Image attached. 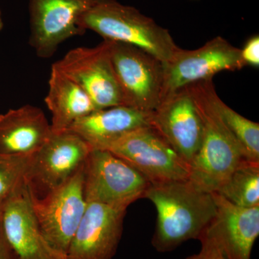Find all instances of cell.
<instances>
[{
  "mask_svg": "<svg viewBox=\"0 0 259 259\" xmlns=\"http://www.w3.org/2000/svg\"><path fill=\"white\" fill-rule=\"evenodd\" d=\"M144 198L151 200L157 211L151 243L161 253L198 239L216 212L212 193L198 190L190 180L150 184Z\"/></svg>",
  "mask_w": 259,
  "mask_h": 259,
  "instance_id": "1",
  "label": "cell"
},
{
  "mask_svg": "<svg viewBox=\"0 0 259 259\" xmlns=\"http://www.w3.org/2000/svg\"><path fill=\"white\" fill-rule=\"evenodd\" d=\"M210 80L212 79L187 86L203 125L202 143L191 163L189 180L198 190L214 193L224 185L237 167L248 159L211 104L207 92Z\"/></svg>",
  "mask_w": 259,
  "mask_h": 259,
  "instance_id": "2",
  "label": "cell"
},
{
  "mask_svg": "<svg viewBox=\"0 0 259 259\" xmlns=\"http://www.w3.org/2000/svg\"><path fill=\"white\" fill-rule=\"evenodd\" d=\"M82 30H93L105 40L143 49L163 64L179 49L167 29L133 7L116 0H100L80 21Z\"/></svg>",
  "mask_w": 259,
  "mask_h": 259,
  "instance_id": "3",
  "label": "cell"
},
{
  "mask_svg": "<svg viewBox=\"0 0 259 259\" xmlns=\"http://www.w3.org/2000/svg\"><path fill=\"white\" fill-rule=\"evenodd\" d=\"M83 188L88 203L120 209L144 198L150 182L134 167L107 150L90 151L83 165Z\"/></svg>",
  "mask_w": 259,
  "mask_h": 259,
  "instance_id": "4",
  "label": "cell"
},
{
  "mask_svg": "<svg viewBox=\"0 0 259 259\" xmlns=\"http://www.w3.org/2000/svg\"><path fill=\"white\" fill-rule=\"evenodd\" d=\"M105 150L134 167L150 184L190 179V165L152 126L131 131Z\"/></svg>",
  "mask_w": 259,
  "mask_h": 259,
  "instance_id": "5",
  "label": "cell"
},
{
  "mask_svg": "<svg viewBox=\"0 0 259 259\" xmlns=\"http://www.w3.org/2000/svg\"><path fill=\"white\" fill-rule=\"evenodd\" d=\"M107 41L124 106L141 111H153L161 102L163 63L139 48L123 42Z\"/></svg>",
  "mask_w": 259,
  "mask_h": 259,
  "instance_id": "6",
  "label": "cell"
},
{
  "mask_svg": "<svg viewBox=\"0 0 259 259\" xmlns=\"http://www.w3.org/2000/svg\"><path fill=\"white\" fill-rule=\"evenodd\" d=\"M83 166L42 197H36L29 189L32 209L42 233L51 246L65 255L88 204L83 195Z\"/></svg>",
  "mask_w": 259,
  "mask_h": 259,
  "instance_id": "7",
  "label": "cell"
},
{
  "mask_svg": "<svg viewBox=\"0 0 259 259\" xmlns=\"http://www.w3.org/2000/svg\"><path fill=\"white\" fill-rule=\"evenodd\" d=\"M241 49L223 37L209 40L199 49L184 50L179 48L171 60L163 64L162 100L192 83L212 79L223 71H236L244 67Z\"/></svg>",
  "mask_w": 259,
  "mask_h": 259,
  "instance_id": "8",
  "label": "cell"
},
{
  "mask_svg": "<svg viewBox=\"0 0 259 259\" xmlns=\"http://www.w3.org/2000/svg\"><path fill=\"white\" fill-rule=\"evenodd\" d=\"M92 148L71 131L51 134L32 156L25 181L36 197L64 184L82 168Z\"/></svg>",
  "mask_w": 259,
  "mask_h": 259,
  "instance_id": "9",
  "label": "cell"
},
{
  "mask_svg": "<svg viewBox=\"0 0 259 259\" xmlns=\"http://www.w3.org/2000/svg\"><path fill=\"white\" fill-rule=\"evenodd\" d=\"M30 47L38 57L49 59L66 40L82 35L83 15L100 0H28Z\"/></svg>",
  "mask_w": 259,
  "mask_h": 259,
  "instance_id": "10",
  "label": "cell"
},
{
  "mask_svg": "<svg viewBox=\"0 0 259 259\" xmlns=\"http://www.w3.org/2000/svg\"><path fill=\"white\" fill-rule=\"evenodd\" d=\"M53 65L82 89L98 110L124 106L107 40H104L96 47L72 49Z\"/></svg>",
  "mask_w": 259,
  "mask_h": 259,
  "instance_id": "11",
  "label": "cell"
},
{
  "mask_svg": "<svg viewBox=\"0 0 259 259\" xmlns=\"http://www.w3.org/2000/svg\"><path fill=\"white\" fill-rule=\"evenodd\" d=\"M151 126L191 165L202 143L203 125L187 87L162 100L152 111Z\"/></svg>",
  "mask_w": 259,
  "mask_h": 259,
  "instance_id": "12",
  "label": "cell"
},
{
  "mask_svg": "<svg viewBox=\"0 0 259 259\" xmlns=\"http://www.w3.org/2000/svg\"><path fill=\"white\" fill-rule=\"evenodd\" d=\"M1 226L18 259H67L51 246L42 233L25 181L3 203Z\"/></svg>",
  "mask_w": 259,
  "mask_h": 259,
  "instance_id": "13",
  "label": "cell"
},
{
  "mask_svg": "<svg viewBox=\"0 0 259 259\" xmlns=\"http://www.w3.org/2000/svg\"><path fill=\"white\" fill-rule=\"evenodd\" d=\"M216 212L203 233L226 259H250L259 235V206L236 205L216 192L212 193Z\"/></svg>",
  "mask_w": 259,
  "mask_h": 259,
  "instance_id": "14",
  "label": "cell"
},
{
  "mask_svg": "<svg viewBox=\"0 0 259 259\" xmlns=\"http://www.w3.org/2000/svg\"><path fill=\"white\" fill-rule=\"evenodd\" d=\"M125 209L88 203L68 249L67 259H112L123 230Z\"/></svg>",
  "mask_w": 259,
  "mask_h": 259,
  "instance_id": "15",
  "label": "cell"
},
{
  "mask_svg": "<svg viewBox=\"0 0 259 259\" xmlns=\"http://www.w3.org/2000/svg\"><path fill=\"white\" fill-rule=\"evenodd\" d=\"M151 114L122 105L99 109L76 121L68 131L79 136L92 150H105L131 131L151 126Z\"/></svg>",
  "mask_w": 259,
  "mask_h": 259,
  "instance_id": "16",
  "label": "cell"
},
{
  "mask_svg": "<svg viewBox=\"0 0 259 259\" xmlns=\"http://www.w3.org/2000/svg\"><path fill=\"white\" fill-rule=\"evenodd\" d=\"M51 134L41 109L30 105L11 109L0 115V154L32 156Z\"/></svg>",
  "mask_w": 259,
  "mask_h": 259,
  "instance_id": "17",
  "label": "cell"
},
{
  "mask_svg": "<svg viewBox=\"0 0 259 259\" xmlns=\"http://www.w3.org/2000/svg\"><path fill=\"white\" fill-rule=\"evenodd\" d=\"M45 102L51 113L53 134L68 131L76 121L98 110L88 94L54 65Z\"/></svg>",
  "mask_w": 259,
  "mask_h": 259,
  "instance_id": "18",
  "label": "cell"
},
{
  "mask_svg": "<svg viewBox=\"0 0 259 259\" xmlns=\"http://www.w3.org/2000/svg\"><path fill=\"white\" fill-rule=\"evenodd\" d=\"M207 92L213 107L226 128L239 145L245 157L250 161L259 162L258 122L245 118L228 106L218 96L212 80L208 82Z\"/></svg>",
  "mask_w": 259,
  "mask_h": 259,
  "instance_id": "19",
  "label": "cell"
},
{
  "mask_svg": "<svg viewBox=\"0 0 259 259\" xmlns=\"http://www.w3.org/2000/svg\"><path fill=\"white\" fill-rule=\"evenodd\" d=\"M216 193L240 207L259 206V162H242Z\"/></svg>",
  "mask_w": 259,
  "mask_h": 259,
  "instance_id": "20",
  "label": "cell"
},
{
  "mask_svg": "<svg viewBox=\"0 0 259 259\" xmlns=\"http://www.w3.org/2000/svg\"><path fill=\"white\" fill-rule=\"evenodd\" d=\"M32 156L0 154V202L10 198L23 185Z\"/></svg>",
  "mask_w": 259,
  "mask_h": 259,
  "instance_id": "21",
  "label": "cell"
},
{
  "mask_svg": "<svg viewBox=\"0 0 259 259\" xmlns=\"http://www.w3.org/2000/svg\"><path fill=\"white\" fill-rule=\"evenodd\" d=\"M242 60L245 66H259V36L253 35L245 42L244 47L241 49Z\"/></svg>",
  "mask_w": 259,
  "mask_h": 259,
  "instance_id": "22",
  "label": "cell"
},
{
  "mask_svg": "<svg viewBox=\"0 0 259 259\" xmlns=\"http://www.w3.org/2000/svg\"><path fill=\"white\" fill-rule=\"evenodd\" d=\"M198 240L202 244L199 253L191 255L185 259H226L217 245L207 237L201 235Z\"/></svg>",
  "mask_w": 259,
  "mask_h": 259,
  "instance_id": "23",
  "label": "cell"
},
{
  "mask_svg": "<svg viewBox=\"0 0 259 259\" xmlns=\"http://www.w3.org/2000/svg\"><path fill=\"white\" fill-rule=\"evenodd\" d=\"M0 259H18L5 239L1 224H0Z\"/></svg>",
  "mask_w": 259,
  "mask_h": 259,
  "instance_id": "24",
  "label": "cell"
},
{
  "mask_svg": "<svg viewBox=\"0 0 259 259\" xmlns=\"http://www.w3.org/2000/svg\"><path fill=\"white\" fill-rule=\"evenodd\" d=\"M4 24H3V15H2L1 10H0V32L3 30Z\"/></svg>",
  "mask_w": 259,
  "mask_h": 259,
  "instance_id": "25",
  "label": "cell"
},
{
  "mask_svg": "<svg viewBox=\"0 0 259 259\" xmlns=\"http://www.w3.org/2000/svg\"><path fill=\"white\" fill-rule=\"evenodd\" d=\"M4 202H0V224H1L2 211H3V203Z\"/></svg>",
  "mask_w": 259,
  "mask_h": 259,
  "instance_id": "26",
  "label": "cell"
}]
</instances>
